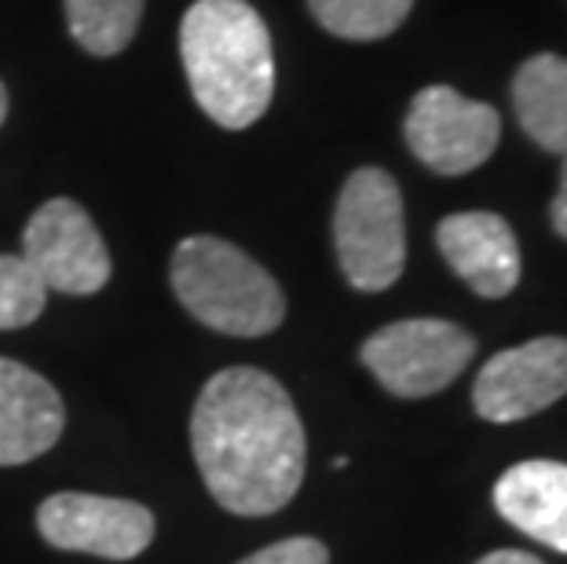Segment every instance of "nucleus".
I'll list each match as a JSON object with an SVG mask.
<instances>
[{"label": "nucleus", "instance_id": "nucleus-1", "mask_svg": "<svg viewBox=\"0 0 567 564\" xmlns=\"http://www.w3.org/2000/svg\"><path fill=\"white\" fill-rule=\"evenodd\" d=\"M190 451L209 495L238 517L279 513L305 484V425L279 378L227 367L202 386Z\"/></svg>", "mask_w": 567, "mask_h": 564}, {"label": "nucleus", "instance_id": "nucleus-2", "mask_svg": "<svg viewBox=\"0 0 567 564\" xmlns=\"http://www.w3.org/2000/svg\"><path fill=\"white\" fill-rule=\"evenodd\" d=\"M179 55L190 95L220 129H249L268 114L275 48L246 0H195L179 22Z\"/></svg>", "mask_w": 567, "mask_h": 564}, {"label": "nucleus", "instance_id": "nucleus-3", "mask_svg": "<svg viewBox=\"0 0 567 564\" xmlns=\"http://www.w3.org/2000/svg\"><path fill=\"white\" fill-rule=\"evenodd\" d=\"M168 283L202 327L231 338H264L286 319L282 286L227 238L190 235L176 246Z\"/></svg>", "mask_w": 567, "mask_h": 564}, {"label": "nucleus", "instance_id": "nucleus-4", "mask_svg": "<svg viewBox=\"0 0 567 564\" xmlns=\"http://www.w3.org/2000/svg\"><path fill=\"white\" fill-rule=\"evenodd\" d=\"M333 246L344 279L363 294L395 286L406 264L400 184L384 170H355L333 209Z\"/></svg>", "mask_w": 567, "mask_h": 564}, {"label": "nucleus", "instance_id": "nucleus-5", "mask_svg": "<svg viewBox=\"0 0 567 564\" xmlns=\"http://www.w3.org/2000/svg\"><path fill=\"white\" fill-rule=\"evenodd\" d=\"M476 352L473 334L446 319H400L370 334L359 359L392 396L421 400L436 396L468 367Z\"/></svg>", "mask_w": 567, "mask_h": 564}, {"label": "nucleus", "instance_id": "nucleus-6", "mask_svg": "<svg viewBox=\"0 0 567 564\" xmlns=\"http://www.w3.org/2000/svg\"><path fill=\"white\" fill-rule=\"evenodd\" d=\"M403 132L421 165L440 176H465L498 147L502 117L491 103L465 100L451 85H429L410 103Z\"/></svg>", "mask_w": 567, "mask_h": 564}, {"label": "nucleus", "instance_id": "nucleus-7", "mask_svg": "<svg viewBox=\"0 0 567 564\" xmlns=\"http://www.w3.org/2000/svg\"><path fill=\"white\" fill-rule=\"evenodd\" d=\"M22 257L48 294L89 297L111 283V254L95 221L74 198H52L22 232Z\"/></svg>", "mask_w": 567, "mask_h": 564}, {"label": "nucleus", "instance_id": "nucleus-8", "mask_svg": "<svg viewBox=\"0 0 567 564\" xmlns=\"http://www.w3.org/2000/svg\"><path fill=\"white\" fill-rule=\"evenodd\" d=\"M38 532L55 550H74V554L103 561H132L151 546L154 513L132 499L59 491L41 502Z\"/></svg>", "mask_w": 567, "mask_h": 564}, {"label": "nucleus", "instance_id": "nucleus-9", "mask_svg": "<svg viewBox=\"0 0 567 564\" xmlns=\"http://www.w3.org/2000/svg\"><path fill=\"white\" fill-rule=\"evenodd\" d=\"M567 396V338H535L491 356L476 375L473 407L487 422H520Z\"/></svg>", "mask_w": 567, "mask_h": 564}, {"label": "nucleus", "instance_id": "nucleus-10", "mask_svg": "<svg viewBox=\"0 0 567 564\" xmlns=\"http://www.w3.org/2000/svg\"><path fill=\"white\" fill-rule=\"evenodd\" d=\"M436 246L457 279L480 297H509L520 283V243L498 213H451L436 227Z\"/></svg>", "mask_w": 567, "mask_h": 564}, {"label": "nucleus", "instance_id": "nucleus-11", "mask_svg": "<svg viewBox=\"0 0 567 564\" xmlns=\"http://www.w3.org/2000/svg\"><path fill=\"white\" fill-rule=\"evenodd\" d=\"M63 400L27 363L0 356V465H27L63 437Z\"/></svg>", "mask_w": 567, "mask_h": 564}, {"label": "nucleus", "instance_id": "nucleus-12", "mask_svg": "<svg viewBox=\"0 0 567 564\" xmlns=\"http://www.w3.org/2000/svg\"><path fill=\"white\" fill-rule=\"evenodd\" d=\"M494 506L513 527L542 546L567 554V465L530 459L513 465L494 484Z\"/></svg>", "mask_w": 567, "mask_h": 564}, {"label": "nucleus", "instance_id": "nucleus-13", "mask_svg": "<svg viewBox=\"0 0 567 564\" xmlns=\"http://www.w3.org/2000/svg\"><path fill=\"white\" fill-rule=\"evenodd\" d=\"M513 106L520 129L542 151L567 154V59L530 55L513 78Z\"/></svg>", "mask_w": 567, "mask_h": 564}, {"label": "nucleus", "instance_id": "nucleus-14", "mask_svg": "<svg viewBox=\"0 0 567 564\" xmlns=\"http://www.w3.org/2000/svg\"><path fill=\"white\" fill-rule=\"evenodd\" d=\"M66 27L84 52L117 55L136 38L143 0H63Z\"/></svg>", "mask_w": 567, "mask_h": 564}, {"label": "nucleus", "instance_id": "nucleus-15", "mask_svg": "<svg viewBox=\"0 0 567 564\" xmlns=\"http://www.w3.org/2000/svg\"><path fill=\"white\" fill-rule=\"evenodd\" d=\"M322 30L344 41H381L406 22L414 0H308Z\"/></svg>", "mask_w": 567, "mask_h": 564}, {"label": "nucleus", "instance_id": "nucleus-16", "mask_svg": "<svg viewBox=\"0 0 567 564\" xmlns=\"http://www.w3.org/2000/svg\"><path fill=\"white\" fill-rule=\"evenodd\" d=\"M48 286L22 254H0V330L30 327L44 311Z\"/></svg>", "mask_w": 567, "mask_h": 564}, {"label": "nucleus", "instance_id": "nucleus-17", "mask_svg": "<svg viewBox=\"0 0 567 564\" xmlns=\"http://www.w3.org/2000/svg\"><path fill=\"white\" fill-rule=\"evenodd\" d=\"M238 564H330V550L311 535H293L257 550V554H249Z\"/></svg>", "mask_w": 567, "mask_h": 564}, {"label": "nucleus", "instance_id": "nucleus-18", "mask_svg": "<svg viewBox=\"0 0 567 564\" xmlns=\"http://www.w3.org/2000/svg\"><path fill=\"white\" fill-rule=\"evenodd\" d=\"M553 227H557V235H560V238H567V154H564V170H560L557 198H553Z\"/></svg>", "mask_w": 567, "mask_h": 564}, {"label": "nucleus", "instance_id": "nucleus-19", "mask_svg": "<svg viewBox=\"0 0 567 564\" xmlns=\"http://www.w3.org/2000/svg\"><path fill=\"white\" fill-rule=\"evenodd\" d=\"M476 564H542L538 557L524 554V550H494V554L480 557Z\"/></svg>", "mask_w": 567, "mask_h": 564}, {"label": "nucleus", "instance_id": "nucleus-20", "mask_svg": "<svg viewBox=\"0 0 567 564\" xmlns=\"http://www.w3.org/2000/svg\"><path fill=\"white\" fill-rule=\"evenodd\" d=\"M4 117H8V89L0 85V125H4Z\"/></svg>", "mask_w": 567, "mask_h": 564}]
</instances>
